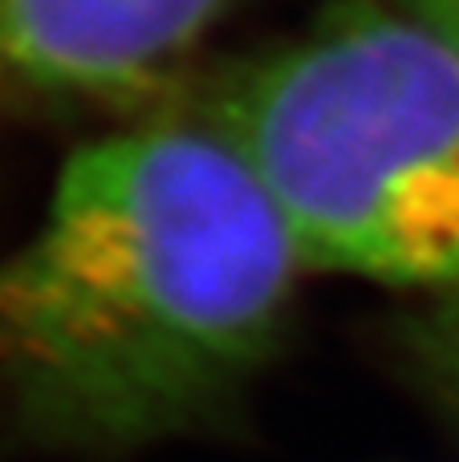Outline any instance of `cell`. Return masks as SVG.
Returning <instances> with one entry per match:
<instances>
[{
    "label": "cell",
    "instance_id": "obj_1",
    "mask_svg": "<svg viewBox=\"0 0 459 462\" xmlns=\"http://www.w3.org/2000/svg\"><path fill=\"white\" fill-rule=\"evenodd\" d=\"M305 272L211 122L106 134L65 159L41 219L0 255V390L53 442H159L265 369Z\"/></svg>",
    "mask_w": 459,
    "mask_h": 462
},
{
    "label": "cell",
    "instance_id": "obj_2",
    "mask_svg": "<svg viewBox=\"0 0 459 462\" xmlns=\"http://www.w3.org/2000/svg\"><path fill=\"white\" fill-rule=\"evenodd\" d=\"M211 126L309 272L459 288V49L411 8L330 5L228 81Z\"/></svg>",
    "mask_w": 459,
    "mask_h": 462
},
{
    "label": "cell",
    "instance_id": "obj_3",
    "mask_svg": "<svg viewBox=\"0 0 459 462\" xmlns=\"http://www.w3.org/2000/svg\"><path fill=\"white\" fill-rule=\"evenodd\" d=\"M236 0H0V73L81 102L155 89Z\"/></svg>",
    "mask_w": 459,
    "mask_h": 462
},
{
    "label": "cell",
    "instance_id": "obj_4",
    "mask_svg": "<svg viewBox=\"0 0 459 462\" xmlns=\"http://www.w3.org/2000/svg\"><path fill=\"white\" fill-rule=\"evenodd\" d=\"M419 353L431 382L459 410V288L431 296V309L419 328Z\"/></svg>",
    "mask_w": 459,
    "mask_h": 462
},
{
    "label": "cell",
    "instance_id": "obj_5",
    "mask_svg": "<svg viewBox=\"0 0 459 462\" xmlns=\"http://www.w3.org/2000/svg\"><path fill=\"white\" fill-rule=\"evenodd\" d=\"M403 8H411L423 24H431L459 49V0H403Z\"/></svg>",
    "mask_w": 459,
    "mask_h": 462
}]
</instances>
